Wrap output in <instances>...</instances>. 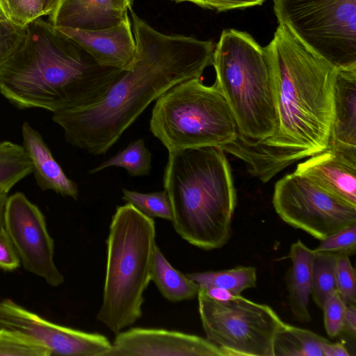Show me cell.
<instances>
[{
  "label": "cell",
  "mask_w": 356,
  "mask_h": 356,
  "mask_svg": "<svg viewBox=\"0 0 356 356\" xmlns=\"http://www.w3.org/2000/svg\"><path fill=\"white\" fill-rule=\"evenodd\" d=\"M130 12L132 66L97 102L53 113L67 142L92 155L105 154L153 101L182 81L201 78L212 65V41L161 33Z\"/></svg>",
  "instance_id": "cell-1"
},
{
  "label": "cell",
  "mask_w": 356,
  "mask_h": 356,
  "mask_svg": "<svg viewBox=\"0 0 356 356\" xmlns=\"http://www.w3.org/2000/svg\"><path fill=\"white\" fill-rule=\"evenodd\" d=\"M264 49L276 91V131L261 142L229 143L222 149L243 161L253 176L268 182L295 162L327 148L337 67L280 23Z\"/></svg>",
  "instance_id": "cell-2"
},
{
  "label": "cell",
  "mask_w": 356,
  "mask_h": 356,
  "mask_svg": "<svg viewBox=\"0 0 356 356\" xmlns=\"http://www.w3.org/2000/svg\"><path fill=\"white\" fill-rule=\"evenodd\" d=\"M123 71L100 65L40 17L26 26L22 45L0 67V92L19 108L54 113L97 102Z\"/></svg>",
  "instance_id": "cell-3"
},
{
  "label": "cell",
  "mask_w": 356,
  "mask_h": 356,
  "mask_svg": "<svg viewBox=\"0 0 356 356\" xmlns=\"http://www.w3.org/2000/svg\"><path fill=\"white\" fill-rule=\"evenodd\" d=\"M163 187L171 204L173 227L184 240L206 250L228 242L237 196L222 149L168 152Z\"/></svg>",
  "instance_id": "cell-4"
},
{
  "label": "cell",
  "mask_w": 356,
  "mask_h": 356,
  "mask_svg": "<svg viewBox=\"0 0 356 356\" xmlns=\"http://www.w3.org/2000/svg\"><path fill=\"white\" fill-rule=\"evenodd\" d=\"M212 65L214 84L238 129L230 143L252 145L270 137L277 123L276 91L264 47L248 33L227 29L215 45Z\"/></svg>",
  "instance_id": "cell-5"
},
{
  "label": "cell",
  "mask_w": 356,
  "mask_h": 356,
  "mask_svg": "<svg viewBox=\"0 0 356 356\" xmlns=\"http://www.w3.org/2000/svg\"><path fill=\"white\" fill-rule=\"evenodd\" d=\"M157 247L153 218L131 204L118 207L106 239L102 303L97 315L115 334L142 316Z\"/></svg>",
  "instance_id": "cell-6"
},
{
  "label": "cell",
  "mask_w": 356,
  "mask_h": 356,
  "mask_svg": "<svg viewBox=\"0 0 356 356\" xmlns=\"http://www.w3.org/2000/svg\"><path fill=\"white\" fill-rule=\"evenodd\" d=\"M149 130L168 152L233 142L238 129L225 97L201 78L182 81L164 92L152 111Z\"/></svg>",
  "instance_id": "cell-7"
},
{
  "label": "cell",
  "mask_w": 356,
  "mask_h": 356,
  "mask_svg": "<svg viewBox=\"0 0 356 356\" xmlns=\"http://www.w3.org/2000/svg\"><path fill=\"white\" fill-rule=\"evenodd\" d=\"M278 24L337 68L356 66V0H273Z\"/></svg>",
  "instance_id": "cell-8"
},
{
  "label": "cell",
  "mask_w": 356,
  "mask_h": 356,
  "mask_svg": "<svg viewBox=\"0 0 356 356\" xmlns=\"http://www.w3.org/2000/svg\"><path fill=\"white\" fill-rule=\"evenodd\" d=\"M197 296L206 339L224 356H273L275 337L284 322L270 307L241 295L215 300L202 289Z\"/></svg>",
  "instance_id": "cell-9"
},
{
  "label": "cell",
  "mask_w": 356,
  "mask_h": 356,
  "mask_svg": "<svg viewBox=\"0 0 356 356\" xmlns=\"http://www.w3.org/2000/svg\"><path fill=\"white\" fill-rule=\"evenodd\" d=\"M273 204L277 214L286 224L320 241L356 223V206L295 172L275 183Z\"/></svg>",
  "instance_id": "cell-10"
},
{
  "label": "cell",
  "mask_w": 356,
  "mask_h": 356,
  "mask_svg": "<svg viewBox=\"0 0 356 356\" xmlns=\"http://www.w3.org/2000/svg\"><path fill=\"white\" fill-rule=\"evenodd\" d=\"M3 227L26 271L54 287L64 282V276L54 262V242L45 217L24 193L17 192L8 197Z\"/></svg>",
  "instance_id": "cell-11"
},
{
  "label": "cell",
  "mask_w": 356,
  "mask_h": 356,
  "mask_svg": "<svg viewBox=\"0 0 356 356\" xmlns=\"http://www.w3.org/2000/svg\"><path fill=\"white\" fill-rule=\"evenodd\" d=\"M0 329L24 334L51 355L104 356L111 347L102 334L54 323L10 299L0 300Z\"/></svg>",
  "instance_id": "cell-12"
},
{
  "label": "cell",
  "mask_w": 356,
  "mask_h": 356,
  "mask_svg": "<svg viewBox=\"0 0 356 356\" xmlns=\"http://www.w3.org/2000/svg\"><path fill=\"white\" fill-rule=\"evenodd\" d=\"M104 356H224L206 338L181 332L134 327L116 334Z\"/></svg>",
  "instance_id": "cell-13"
},
{
  "label": "cell",
  "mask_w": 356,
  "mask_h": 356,
  "mask_svg": "<svg viewBox=\"0 0 356 356\" xmlns=\"http://www.w3.org/2000/svg\"><path fill=\"white\" fill-rule=\"evenodd\" d=\"M56 28L102 66L127 70L134 63L136 47L129 15L118 24L104 29Z\"/></svg>",
  "instance_id": "cell-14"
},
{
  "label": "cell",
  "mask_w": 356,
  "mask_h": 356,
  "mask_svg": "<svg viewBox=\"0 0 356 356\" xmlns=\"http://www.w3.org/2000/svg\"><path fill=\"white\" fill-rule=\"evenodd\" d=\"M308 158L294 172L356 206V152L327 147Z\"/></svg>",
  "instance_id": "cell-15"
},
{
  "label": "cell",
  "mask_w": 356,
  "mask_h": 356,
  "mask_svg": "<svg viewBox=\"0 0 356 356\" xmlns=\"http://www.w3.org/2000/svg\"><path fill=\"white\" fill-rule=\"evenodd\" d=\"M133 0H63L49 22L56 27L86 30L111 28L120 23Z\"/></svg>",
  "instance_id": "cell-16"
},
{
  "label": "cell",
  "mask_w": 356,
  "mask_h": 356,
  "mask_svg": "<svg viewBox=\"0 0 356 356\" xmlns=\"http://www.w3.org/2000/svg\"><path fill=\"white\" fill-rule=\"evenodd\" d=\"M327 147L356 152V66L337 69L333 120Z\"/></svg>",
  "instance_id": "cell-17"
},
{
  "label": "cell",
  "mask_w": 356,
  "mask_h": 356,
  "mask_svg": "<svg viewBox=\"0 0 356 356\" xmlns=\"http://www.w3.org/2000/svg\"><path fill=\"white\" fill-rule=\"evenodd\" d=\"M22 134V146L31 161L32 172L38 186L43 191L51 190L77 200L79 193L77 184L65 175L40 134L24 122Z\"/></svg>",
  "instance_id": "cell-18"
},
{
  "label": "cell",
  "mask_w": 356,
  "mask_h": 356,
  "mask_svg": "<svg viewBox=\"0 0 356 356\" xmlns=\"http://www.w3.org/2000/svg\"><path fill=\"white\" fill-rule=\"evenodd\" d=\"M313 254V250L298 240L291 245L288 255L292 262L287 284L289 305L294 318L300 322L312 320L309 304Z\"/></svg>",
  "instance_id": "cell-19"
},
{
  "label": "cell",
  "mask_w": 356,
  "mask_h": 356,
  "mask_svg": "<svg viewBox=\"0 0 356 356\" xmlns=\"http://www.w3.org/2000/svg\"><path fill=\"white\" fill-rule=\"evenodd\" d=\"M152 280L161 294L173 302L193 299L200 289L195 282L170 264L159 247L156 250Z\"/></svg>",
  "instance_id": "cell-20"
},
{
  "label": "cell",
  "mask_w": 356,
  "mask_h": 356,
  "mask_svg": "<svg viewBox=\"0 0 356 356\" xmlns=\"http://www.w3.org/2000/svg\"><path fill=\"white\" fill-rule=\"evenodd\" d=\"M328 339L309 330L284 323L273 344V356H323Z\"/></svg>",
  "instance_id": "cell-21"
},
{
  "label": "cell",
  "mask_w": 356,
  "mask_h": 356,
  "mask_svg": "<svg viewBox=\"0 0 356 356\" xmlns=\"http://www.w3.org/2000/svg\"><path fill=\"white\" fill-rule=\"evenodd\" d=\"M186 275L200 289L219 288L234 296H239L243 291L255 287L257 282V270L253 266H236L218 271L188 273Z\"/></svg>",
  "instance_id": "cell-22"
},
{
  "label": "cell",
  "mask_w": 356,
  "mask_h": 356,
  "mask_svg": "<svg viewBox=\"0 0 356 356\" xmlns=\"http://www.w3.org/2000/svg\"><path fill=\"white\" fill-rule=\"evenodd\" d=\"M33 172L32 163L23 146L0 143V190L7 193Z\"/></svg>",
  "instance_id": "cell-23"
},
{
  "label": "cell",
  "mask_w": 356,
  "mask_h": 356,
  "mask_svg": "<svg viewBox=\"0 0 356 356\" xmlns=\"http://www.w3.org/2000/svg\"><path fill=\"white\" fill-rule=\"evenodd\" d=\"M113 166L125 169L131 177L149 175L152 169V154L144 140L139 138L130 143L123 150L90 170L88 173L95 174Z\"/></svg>",
  "instance_id": "cell-24"
},
{
  "label": "cell",
  "mask_w": 356,
  "mask_h": 356,
  "mask_svg": "<svg viewBox=\"0 0 356 356\" xmlns=\"http://www.w3.org/2000/svg\"><path fill=\"white\" fill-rule=\"evenodd\" d=\"M338 255L335 253L314 251L311 296L320 309H322L326 299L337 291L335 267Z\"/></svg>",
  "instance_id": "cell-25"
},
{
  "label": "cell",
  "mask_w": 356,
  "mask_h": 356,
  "mask_svg": "<svg viewBox=\"0 0 356 356\" xmlns=\"http://www.w3.org/2000/svg\"><path fill=\"white\" fill-rule=\"evenodd\" d=\"M122 199L127 203L134 205L147 216L172 221L171 204L165 190L152 193H140L122 188Z\"/></svg>",
  "instance_id": "cell-26"
},
{
  "label": "cell",
  "mask_w": 356,
  "mask_h": 356,
  "mask_svg": "<svg viewBox=\"0 0 356 356\" xmlns=\"http://www.w3.org/2000/svg\"><path fill=\"white\" fill-rule=\"evenodd\" d=\"M44 346L18 332L0 329V356H50Z\"/></svg>",
  "instance_id": "cell-27"
},
{
  "label": "cell",
  "mask_w": 356,
  "mask_h": 356,
  "mask_svg": "<svg viewBox=\"0 0 356 356\" xmlns=\"http://www.w3.org/2000/svg\"><path fill=\"white\" fill-rule=\"evenodd\" d=\"M3 11L9 22L22 28L44 15L42 0H5Z\"/></svg>",
  "instance_id": "cell-28"
},
{
  "label": "cell",
  "mask_w": 356,
  "mask_h": 356,
  "mask_svg": "<svg viewBox=\"0 0 356 356\" xmlns=\"http://www.w3.org/2000/svg\"><path fill=\"white\" fill-rule=\"evenodd\" d=\"M314 252L351 256L356 252V223L344 227L321 241Z\"/></svg>",
  "instance_id": "cell-29"
},
{
  "label": "cell",
  "mask_w": 356,
  "mask_h": 356,
  "mask_svg": "<svg viewBox=\"0 0 356 356\" xmlns=\"http://www.w3.org/2000/svg\"><path fill=\"white\" fill-rule=\"evenodd\" d=\"M356 275L349 256L339 254L336 261V290L347 305L356 303Z\"/></svg>",
  "instance_id": "cell-30"
},
{
  "label": "cell",
  "mask_w": 356,
  "mask_h": 356,
  "mask_svg": "<svg viewBox=\"0 0 356 356\" xmlns=\"http://www.w3.org/2000/svg\"><path fill=\"white\" fill-rule=\"evenodd\" d=\"M346 302L336 291L325 300L322 307L325 329L330 337H335L341 333L342 321Z\"/></svg>",
  "instance_id": "cell-31"
},
{
  "label": "cell",
  "mask_w": 356,
  "mask_h": 356,
  "mask_svg": "<svg viewBox=\"0 0 356 356\" xmlns=\"http://www.w3.org/2000/svg\"><path fill=\"white\" fill-rule=\"evenodd\" d=\"M26 27L0 20V67L19 49L25 39Z\"/></svg>",
  "instance_id": "cell-32"
},
{
  "label": "cell",
  "mask_w": 356,
  "mask_h": 356,
  "mask_svg": "<svg viewBox=\"0 0 356 356\" xmlns=\"http://www.w3.org/2000/svg\"><path fill=\"white\" fill-rule=\"evenodd\" d=\"M21 265L16 250L3 227H0V268L13 270Z\"/></svg>",
  "instance_id": "cell-33"
},
{
  "label": "cell",
  "mask_w": 356,
  "mask_h": 356,
  "mask_svg": "<svg viewBox=\"0 0 356 356\" xmlns=\"http://www.w3.org/2000/svg\"><path fill=\"white\" fill-rule=\"evenodd\" d=\"M266 0H204V8L217 12H225L233 9H244L261 6Z\"/></svg>",
  "instance_id": "cell-34"
},
{
  "label": "cell",
  "mask_w": 356,
  "mask_h": 356,
  "mask_svg": "<svg viewBox=\"0 0 356 356\" xmlns=\"http://www.w3.org/2000/svg\"><path fill=\"white\" fill-rule=\"evenodd\" d=\"M355 339L356 336V306L347 305L342 321L341 333Z\"/></svg>",
  "instance_id": "cell-35"
},
{
  "label": "cell",
  "mask_w": 356,
  "mask_h": 356,
  "mask_svg": "<svg viewBox=\"0 0 356 356\" xmlns=\"http://www.w3.org/2000/svg\"><path fill=\"white\" fill-rule=\"evenodd\" d=\"M323 356H349L347 348L341 343H332L329 340L322 346Z\"/></svg>",
  "instance_id": "cell-36"
},
{
  "label": "cell",
  "mask_w": 356,
  "mask_h": 356,
  "mask_svg": "<svg viewBox=\"0 0 356 356\" xmlns=\"http://www.w3.org/2000/svg\"><path fill=\"white\" fill-rule=\"evenodd\" d=\"M44 15L50 17L58 9L63 0H42Z\"/></svg>",
  "instance_id": "cell-37"
},
{
  "label": "cell",
  "mask_w": 356,
  "mask_h": 356,
  "mask_svg": "<svg viewBox=\"0 0 356 356\" xmlns=\"http://www.w3.org/2000/svg\"><path fill=\"white\" fill-rule=\"evenodd\" d=\"M8 197V193L0 190V227H3V215Z\"/></svg>",
  "instance_id": "cell-38"
},
{
  "label": "cell",
  "mask_w": 356,
  "mask_h": 356,
  "mask_svg": "<svg viewBox=\"0 0 356 356\" xmlns=\"http://www.w3.org/2000/svg\"><path fill=\"white\" fill-rule=\"evenodd\" d=\"M177 3L190 2L204 8V0H172Z\"/></svg>",
  "instance_id": "cell-39"
},
{
  "label": "cell",
  "mask_w": 356,
  "mask_h": 356,
  "mask_svg": "<svg viewBox=\"0 0 356 356\" xmlns=\"http://www.w3.org/2000/svg\"><path fill=\"white\" fill-rule=\"evenodd\" d=\"M0 20H6V21H8L6 18V16L4 13V12L3 11L1 6H0Z\"/></svg>",
  "instance_id": "cell-40"
},
{
  "label": "cell",
  "mask_w": 356,
  "mask_h": 356,
  "mask_svg": "<svg viewBox=\"0 0 356 356\" xmlns=\"http://www.w3.org/2000/svg\"><path fill=\"white\" fill-rule=\"evenodd\" d=\"M5 0H0V6L3 11V3ZM4 12V11H3ZM7 18V17H6Z\"/></svg>",
  "instance_id": "cell-41"
}]
</instances>
